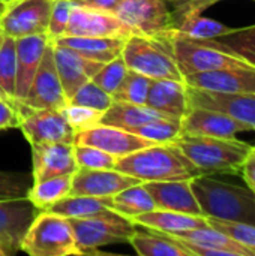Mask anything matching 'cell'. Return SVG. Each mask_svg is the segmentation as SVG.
<instances>
[{
  "label": "cell",
  "instance_id": "6da1fadb",
  "mask_svg": "<svg viewBox=\"0 0 255 256\" xmlns=\"http://www.w3.org/2000/svg\"><path fill=\"white\" fill-rule=\"evenodd\" d=\"M114 170L144 182L192 180L200 174L194 164L174 144H153L117 158Z\"/></svg>",
  "mask_w": 255,
  "mask_h": 256
},
{
  "label": "cell",
  "instance_id": "7a4b0ae2",
  "mask_svg": "<svg viewBox=\"0 0 255 256\" xmlns=\"http://www.w3.org/2000/svg\"><path fill=\"white\" fill-rule=\"evenodd\" d=\"M191 188L203 216L255 225V194L249 188L224 183L210 176L192 178Z\"/></svg>",
  "mask_w": 255,
  "mask_h": 256
},
{
  "label": "cell",
  "instance_id": "3957f363",
  "mask_svg": "<svg viewBox=\"0 0 255 256\" xmlns=\"http://www.w3.org/2000/svg\"><path fill=\"white\" fill-rule=\"evenodd\" d=\"M174 146L194 164L201 176L240 174L243 162L251 153V144L233 138L182 135Z\"/></svg>",
  "mask_w": 255,
  "mask_h": 256
},
{
  "label": "cell",
  "instance_id": "277c9868",
  "mask_svg": "<svg viewBox=\"0 0 255 256\" xmlns=\"http://www.w3.org/2000/svg\"><path fill=\"white\" fill-rule=\"evenodd\" d=\"M164 40L168 51L171 52L182 76L192 74L230 69V68H254L240 57L203 44L197 39L188 38L173 28L155 36Z\"/></svg>",
  "mask_w": 255,
  "mask_h": 256
},
{
  "label": "cell",
  "instance_id": "5b68a950",
  "mask_svg": "<svg viewBox=\"0 0 255 256\" xmlns=\"http://www.w3.org/2000/svg\"><path fill=\"white\" fill-rule=\"evenodd\" d=\"M21 250L30 256L83 255L69 220L47 210L35 216L21 242Z\"/></svg>",
  "mask_w": 255,
  "mask_h": 256
},
{
  "label": "cell",
  "instance_id": "8992f818",
  "mask_svg": "<svg viewBox=\"0 0 255 256\" xmlns=\"http://www.w3.org/2000/svg\"><path fill=\"white\" fill-rule=\"evenodd\" d=\"M120 56L128 69L140 72L152 80L183 81L171 52L159 38L131 34L126 39Z\"/></svg>",
  "mask_w": 255,
  "mask_h": 256
},
{
  "label": "cell",
  "instance_id": "52a82bcc",
  "mask_svg": "<svg viewBox=\"0 0 255 256\" xmlns=\"http://www.w3.org/2000/svg\"><path fill=\"white\" fill-rule=\"evenodd\" d=\"M68 220L74 230L77 244L83 255L102 246L129 242L131 236L137 230V225L131 219L120 216L113 210L92 218H72Z\"/></svg>",
  "mask_w": 255,
  "mask_h": 256
},
{
  "label": "cell",
  "instance_id": "ba28073f",
  "mask_svg": "<svg viewBox=\"0 0 255 256\" xmlns=\"http://www.w3.org/2000/svg\"><path fill=\"white\" fill-rule=\"evenodd\" d=\"M20 114V129L26 140L33 144L71 142L75 144V129L69 124L65 114L57 110H32L23 104H15Z\"/></svg>",
  "mask_w": 255,
  "mask_h": 256
},
{
  "label": "cell",
  "instance_id": "9c48e42d",
  "mask_svg": "<svg viewBox=\"0 0 255 256\" xmlns=\"http://www.w3.org/2000/svg\"><path fill=\"white\" fill-rule=\"evenodd\" d=\"M111 12L134 34L155 38L171 28V10L165 0H119Z\"/></svg>",
  "mask_w": 255,
  "mask_h": 256
},
{
  "label": "cell",
  "instance_id": "30bf717a",
  "mask_svg": "<svg viewBox=\"0 0 255 256\" xmlns=\"http://www.w3.org/2000/svg\"><path fill=\"white\" fill-rule=\"evenodd\" d=\"M21 104L32 110H57V111H62L69 104L57 74V68L54 62V45L51 39L47 44L39 68L30 84L29 93Z\"/></svg>",
  "mask_w": 255,
  "mask_h": 256
},
{
  "label": "cell",
  "instance_id": "8fae6325",
  "mask_svg": "<svg viewBox=\"0 0 255 256\" xmlns=\"http://www.w3.org/2000/svg\"><path fill=\"white\" fill-rule=\"evenodd\" d=\"M54 0H14L0 16V32L11 38L47 34Z\"/></svg>",
  "mask_w": 255,
  "mask_h": 256
},
{
  "label": "cell",
  "instance_id": "7c38bea8",
  "mask_svg": "<svg viewBox=\"0 0 255 256\" xmlns=\"http://www.w3.org/2000/svg\"><path fill=\"white\" fill-rule=\"evenodd\" d=\"M36 214L38 208L27 196L0 200V249L5 256L21 250V242Z\"/></svg>",
  "mask_w": 255,
  "mask_h": 256
},
{
  "label": "cell",
  "instance_id": "4fadbf2b",
  "mask_svg": "<svg viewBox=\"0 0 255 256\" xmlns=\"http://www.w3.org/2000/svg\"><path fill=\"white\" fill-rule=\"evenodd\" d=\"M65 34L128 39L134 33L120 18H117L110 10L74 4Z\"/></svg>",
  "mask_w": 255,
  "mask_h": 256
},
{
  "label": "cell",
  "instance_id": "5bb4252c",
  "mask_svg": "<svg viewBox=\"0 0 255 256\" xmlns=\"http://www.w3.org/2000/svg\"><path fill=\"white\" fill-rule=\"evenodd\" d=\"M186 92L189 108H207L225 112L255 130V93H219L192 87H188Z\"/></svg>",
  "mask_w": 255,
  "mask_h": 256
},
{
  "label": "cell",
  "instance_id": "9a60e30c",
  "mask_svg": "<svg viewBox=\"0 0 255 256\" xmlns=\"http://www.w3.org/2000/svg\"><path fill=\"white\" fill-rule=\"evenodd\" d=\"M74 146L71 142H44L32 146L33 172L32 183L51 177L72 176L80 168L75 160Z\"/></svg>",
  "mask_w": 255,
  "mask_h": 256
},
{
  "label": "cell",
  "instance_id": "2e32d148",
  "mask_svg": "<svg viewBox=\"0 0 255 256\" xmlns=\"http://www.w3.org/2000/svg\"><path fill=\"white\" fill-rule=\"evenodd\" d=\"M75 144L92 146V147L107 152L116 158H122V156H126L137 150L150 147L155 142L144 140L132 132L120 129V128L98 124L90 129L77 132Z\"/></svg>",
  "mask_w": 255,
  "mask_h": 256
},
{
  "label": "cell",
  "instance_id": "e0dca14e",
  "mask_svg": "<svg viewBox=\"0 0 255 256\" xmlns=\"http://www.w3.org/2000/svg\"><path fill=\"white\" fill-rule=\"evenodd\" d=\"M251 128L225 112L207 108H189L182 118V135L233 138Z\"/></svg>",
  "mask_w": 255,
  "mask_h": 256
},
{
  "label": "cell",
  "instance_id": "ac0fdd59",
  "mask_svg": "<svg viewBox=\"0 0 255 256\" xmlns=\"http://www.w3.org/2000/svg\"><path fill=\"white\" fill-rule=\"evenodd\" d=\"M167 236L177 240L192 256H252L237 242L210 225Z\"/></svg>",
  "mask_w": 255,
  "mask_h": 256
},
{
  "label": "cell",
  "instance_id": "d6986e66",
  "mask_svg": "<svg viewBox=\"0 0 255 256\" xmlns=\"http://www.w3.org/2000/svg\"><path fill=\"white\" fill-rule=\"evenodd\" d=\"M141 183L138 178L126 176L117 170H84L80 168L72 176L69 195L77 196H114L123 189Z\"/></svg>",
  "mask_w": 255,
  "mask_h": 256
},
{
  "label": "cell",
  "instance_id": "ffe728a7",
  "mask_svg": "<svg viewBox=\"0 0 255 256\" xmlns=\"http://www.w3.org/2000/svg\"><path fill=\"white\" fill-rule=\"evenodd\" d=\"M192 88L219 93H255V68H230L192 74L183 78Z\"/></svg>",
  "mask_w": 255,
  "mask_h": 256
},
{
  "label": "cell",
  "instance_id": "44dd1931",
  "mask_svg": "<svg viewBox=\"0 0 255 256\" xmlns=\"http://www.w3.org/2000/svg\"><path fill=\"white\" fill-rule=\"evenodd\" d=\"M53 45H54V62L57 68V74H59L63 92L69 100L72 94L84 82L90 81L105 63L90 60L65 45H59L54 42Z\"/></svg>",
  "mask_w": 255,
  "mask_h": 256
},
{
  "label": "cell",
  "instance_id": "7402d4cb",
  "mask_svg": "<svg viewBox=\"0 0 255 256\" xmlns=\"http://www.w3.org/2000/svg\"><path fill=\"white\" fill-rule=\"evenodd\" d=\"M143 186L150 194L156 208L203 216L200 204L192 192L191 180L144 182Z\"/></svg>",
  "mask_w": 255,
  "mask_h": 256
},
{
  "label": "cell",
  "instance_id": "603a6c76",
  "mask_svg": "<svg viewBox=\"0 0 255 256\" xmlns=\"http://www.w3.org/2000/svg\"><path fill=\"white\" fill-rule=\"evenodd\" d=\"M48 42L50 38L47 34H32L17 39L15 104H21L26 99Z\"/></svg>",
  "mask_w": 255,
  "mask_h": 256
},
{
  "label": "cell",
  "instance_id": "cb8c5ba5",
  "mask_svg": "<svg viewBox=\"0 0 255 256\" xmlns=\"http://www.w3.org/2000/svg\"><path fill=\"white\" fill-rule=\"evenodd\" d=\"M185 81L152 80L146 105L173 118L182 120L189 110Z\"/></svg>",
  "mask_w": 255,
  "mask_h": 256
},
{
  "label": "cell",
  "instance_id": "d4e9b609",
  "mask_svg": "<svg viewBox=\"0 0 255 256\" xmlns=\"http://www.w3.org/2000/svg\"><path fill=\"white\" fill-rule=\"evenodd\" d=\"M131 220L135 225H140L146 230H153L162 234H177V232L197 230V228H203L209 225L206 216L185 214V213L159 210V208L135 216Z\"/></svg>",
  "mask_w": 255,
  "mask_h": 256
},
{
  "label": "cell",
  "instance_id": "484cf974",
  "mask_svg": "<svg viewBox=\"0 0 255 256\" xmlns=\"http://www.w3.org/2000/svg\"><path fill=\"white\" fill-rule=\"evenodd\" d=\"M51 40L54 44L72 48L81 56L101 63H108L113 58L119 57L126 42L125 38H95V36H68V34Z\"/></svg>",
  "mask_w": 255,
  "mask_h": 256
},
{
  "label": "cell",
  "instance_id": "4316f807",
  "mask_svg": "<svg viewBox=\"0 0 255 256\" xmlns=\"http://www.w3.org/2000/svg\"><path fill=\"white\" fill-rule=\"evenodd\" d=\"M156 118H173L161 111H156L147 105H135L126 104L120 100H114L107 111H104L99 124L114 126L125 130H129L135 126L147 123Z\"/></svg>",
  "mask_w": 255,
  "mask_h": 256
},
{
  "label": "cell",
  "instance_id": "83f0119b",
  "mask_svg": "<svg viewBox=\"0 0 255 256\" xmlns=\"http://www.w3.org/2000/svg\"><path fill=\"white\" fill-rule=\"evenodd\" d=\"M113 207V196H77L68 195L60 201L54 202L47 208V212L59 214L66 219H84L98 214L108 213Z\"/></svg>",
  "mask_w": 255,
  "mask_h": 256
},
{
  "label": "cell",
  "instance_id": "f1b7e54d",
  "mask_svg": "<svg viewBox=\"0 0 255 256\" xmlns=\"http://www.w3.org/2000/svg\"><path fill=\"white\" fill-rule=\"evenodd\" d=\"M128 243L140 256H192L177 240L153 230H149V232L135 230Z\"/></svg>",
  "mask_w": 255,
  "mask_h": 256
},
{
  "label": "cell",
  "instance_id": "f546056e",
  "mask_svg": "<svg viewBox=\"0 0 255 256\" xmlns=\"http://www.w3.org/2000/svg\"><path fill=\"white\" fill-rule=\"evenodd\" d=\"M218 50L228 51L255 68V24L240 28H231L228 33L215 39H197Z\"/></svg>",
  "mask_w": 255,
  "mask_h": 256
},
{
  "label": "cell",
  "instance_id": "4dcf8cb0",
  "mask_svg": "<svg viewBox=\"0 0 255 256\" xmlns=\"http://www.w3.org/2000/svg\"><path fill=\"white\" fill-rule=\"evenodd\" d=\"M155 208L156 206L143 183L129 186L113 196L111 210L128 219H134L135 216L152 212Z\"/></svg>",
  "mask_w": 255,
  "mask_h": 256
},
{
  "label": "cell",
  "instance_id": "1f68e13d",
  "mask_svg": "<svg viewBox=\"0 0 255 256\" xmlns=\"http://www.w3.org/2000/svg\"><path fill=\"white\" fill-rule=\"evenodd\" d=\"M72 176H59L38 183H32L27 198L38 210H47L50 206L69 195Z\"/></svg>",
  "mask_w": 255,
  "mask_h": 256
},
{
  "label": "cell",
  "instance_id": "d6a6232c",
  "mask_svg": "<svg viewBox=\"0 0 255 256\" xmlns=\"http://www.w3.org/2000/svg\"><path fill=\"white\" fill-rule=\"evenodd\" d=\"M17 82V39L2 33L0 42V94L15 106Z\"/></svg>",
  "mask_w": 255,
  "mask_h": 256
},
{
  "label": "cell",
  "instance_id": "836d02e7",
  "mask_svg": "<svg viewBox=\"0 0 255 256\" xmlns=\"http://www.w3.org/2000/svg\"><path fill=\"white\" fill-rule=\"evenodd\" d=\"M233 27H228L216 20L206 18L201 14L186 15L173 22V30L192 38V39H215L228 33Z\"/></svg>",
  "mask_w": 255,
  "mask_h": 256
},
{
  "label": "cell",
  "instance_id": "e575fe53",
  "mask_svg": "<svg viewBox=\"0 0 255 256\" xmlns=\"http://www.w3.org/2000/svg\"><path fill=\"white\" fill-rule=\"evenodd\" d=\"M144 140H149L155 144H173L182 136V120L179 118H156L140 126L129 129Z\"/></svg>",
  "mask_w": 255,
  "mask_h": 256
},
{
  "label": "cell",
  "instance_id": "d590c367",
  "mask_svg": "<svg viewBox=\"0 0 255 256\" xmlns=\"http://www.w3.org/2000/svg\"><path fill=\"white\" fill-rule=\"evenodd\" d=\"M150 84H152V78L128 69L122 84L111 96L114 100L135 104V105H146Z\"/></svg>",
  "mask_w": 255,
  "mask_h": 256
},
{
  "label": "cell",
  "instance_id": "8d00e7d4",
  "mask_svg": "<svg viewBox=\"0 0 255 256\" xmlns=\"http://www.w3.org/2000/svg\"><path fill=\"white\" fill-rule=\"evenodd\" d=\"M113 102H114L113 96L110 93L104 92L92 80L84 82L69 99V104H72V105H81V106H87V108L102 111V112L107 111Z\"/></svg>",
  "mask_w": 255,
  "mask_h": 256
},
{
  "label": "cell",
  "instance_id": "74e56055",
  "mask_svg": "<svg viewBox=\"0 0 255 256\" xmlns=\"http://www.w3.org/2000/svg\"><path fill=\"white\" fill-rule=\"evenodd\" d=\"M74 153L78 168L84 170H114V165L117 162L116 156L92 146L75 144Z\"/></svg>",
  "mask_w": 255,
  "mask_h": 256
},
{
  "label": "cell",
  "instance_id": "f35d334b",
  "mask_svg": "<svg viewBox=\"0 0 255 256\" xmlns=\"http://www.w3.org/2000/svg\"><path fill=\"white\" fill-rule=\"evenodd\" d=\"M207 222L210 226L224 232L225 236L237 242L240 246H243L246 250H249L251 255L255 256V225L225 222V220H218V219H210V218H207Z\"/></svg>",
  "mask_w": 255,
  "mask_h": 256
},
{
  "label": "cell",
  "instance_id": "ab89813d",
  "mask_svg": "<svg viewBox=\"0 0 255 256\" xmlns=\"http://www.w3.org/2000/svg\"><path fill=\"white\" fill-rule=\"evenodd\" d=\"M126 72H128V68L125 64L122 56H119V57L113 58L111 62L105 63L95 74V76L92 78V81L95 84H98L104 92L113 94L119 88V86L122 84Z\"/></svg>",
  "mask_w": 255,
  "mask_h": 256
},
{
  "label": "cell",
  "instance_id": "60d3db41",
  "mask_svg": "<svg viewBox=\"0 0 255 256\" xmlns=\"http://www.w3.org/2000/svg\"><path fill=\"white\" fill-rule=\"evenodd\" d=\"M62 112L65 114L66 120L69 122V124L75 129V132H81L86 129H90L93 126H98L101 123V117H102V111H96L87 106H81V105H72L68 104Z\"/></svg>",
  "mask_w": 255,
  "mask_h": 256
},
{
  "label": "cell",
  "instance_id": "b9f144b4",
  "mask_svg": "<svg viewBox=\"0 0 255 256\" xmlns=\"http://www.w3.org/2000/svg\"><path fill=\"white\" fill-rule=\"evenodd\" d=\"M30 178L23 172L0 171V200L24 198L30 189Z\"/></svg>",
  "mask_w": 255,
  "mask_h": 256
},
{
  "label": "cell",
  "instance_id": "7bdbcfd3",
  "mask_svg": "<svg viewBox=\"0 0 255 256\" xmlns=\"http://www.w3.org/2000/svg\"><path fill=\"white\" fill-rule=\"evenodd\" d=\"M72 8H74V3L71 0H54L51 15H50L48 30H47V36L50 39H57L66 33Z\"/></svg>",
  "mask_w": 255,
  "mask_h": 256
},
{
  "label": "cell",
  "instance_id": "ee69618b",
  "mask_svg": "<svg viewBox=\"0 0 255 256\" xmlns=\"http://www.w3.org/2000/svg\"><path fill=\"white\" fill-rule=\"evenodd\" d=\"M168 4H173L171 10V28L173 22L192 14H201L204 9L210 8L221 0H165Z\"/></svg>",
  "mask_w": 255,
  "mask_h": 256
},
{
  "label": "cell",
  "instance_id": "f6af8a7d",
  "mask_svg": "<svg viewBox=\"0 0 255 256\" xmlns=\"http://www.w3.org/2000/svg\"><path fill=\"white\" fill-rule=\"evenodd\" d=\"M20 114L15 110L12 104H9L5 99H0V130L2 129H11L20 126Z\"/></svg>",
  "mask_w": 255,
  "mask_h": 256
},
{
  "label": "cell",
  "instance_id": "bcb514c9",
  "mask_svg": "<svg viewBox=\"0 0 255 256\" xmlns=\"http://www.w3.org/2000/svg\"><path fill=\"white\" fill-rule=\"evenodd\" d=\"M240 174H242L243 180L246 182L248 188L255 194V146L252 147L251 153L248 154L246 160L243 162Z\"/></svg>",
  "mask_w": 255,
  "mask_h": 256
},
{
  "label": "cell",
  "instance_id": "7dc6e473",
  "mask_svg": "<svg viewBox=\"0 0 255 256\" xmlns=\"http://www.w3.org/2000/svg\"><path fill=\"white\" fill-rule=\"evenodd\" d=\"M75 6H86V8H95V9H104V10H113L119 0H71Z\"/></svg>",
  "mask_w": 255,
  "mask_h": 256
},
{
  "label": "cell",
  "instance_id": "c3c4849f",
  "mask_svg": "<svg viewBox=\"0 0 255 256\" xmlns=\"http://www.w3.org/2000/svg\"><path fill=\"white\" fill-rule=\"evenodd\" d=\"M6 6H8L6 3H0V16L3 15V12H5V9H6Z\"/></svg>",
  "mask_w": 255,
  "mask_h": 256
},
{
  "label": "cell",
  "instance_id": "681fc988",
  "mask_svg": "<svg viewBox=\"0 0 255 256\" xmlns=\"http://www.w3.org/2000/svg\"><path fill=\"white\" fill-rule=\"evenodd\" d=\"M11 2H14V0H0V3H6V4L11 3Z\"/></svg>",
  "mask_w": 255,
  "mask_h": 256
},
{
  "label": "cell",
  "instance_id": "f907efd6",
  "mask_svg": "<svg viewBox=\"0 0 255 256\" xmlns=\"http://www.w3.org/2000/svg\"><path fill=\"white\" fill-rule=\"evenodd\" d=\"M0 256H5V254H3V250L0 249Z\"/></svg>",
  "mask_w": 255,
  "mask_h": 256
},
{
  "label": "cell",
  "instance_id": "816d5d0a",
  "mask_svg": "<svg viewBox=\"0 0 255 256\" xmlns=\"http://www.w3.org/2000/svg\"><path fill=\"white\" fill-rule=\"evenodd\" d=\"M0 99H3V98H2V94H0Z\"/></svg>",
  "mask_w": 255,
  "mask_h": 256
}]
</instances>
